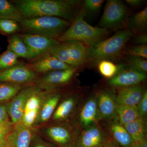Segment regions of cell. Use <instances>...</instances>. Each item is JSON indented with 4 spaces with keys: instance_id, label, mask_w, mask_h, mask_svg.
<instances>
[{
    "instance_id": "cell-1",
    "label": "cell",
    "mask_w": 147,
    "mask_h": 147,
    "mask_svg": "<svg viewBox=\"0 0 147 147\" xmlns=\"http://www.w3.org/2000/svg\"><path fill=\"white\" fill-rule=\"evenodd\" d=\"M81 3L78 0H19L13 3L24 18L53 16L71 23L79 14Z\"/></svg>"
},
{
    "instance_id": "cell-2",
    "label": "cell",
    "mask_w": 147,
    "mask_h": 147,
    "mask_svg": "<svg viewBox=\"0 0 147 147\" xmlns=\"http://www.w3.org/2000/svg\"><path fill=\"white\" fill-rule=\"evenodd\" d=\"M85 14L86 11L84 8L82 9L76 19L57 40L59 42L68 40L79 41L88 47L102 40L109 33V30L90 26L84 20Z\"/></svg>"
},
{
    "instance_id": "cell-3",
    "label": "cell",
    "mask_w": 147,
    "mask_h": 147,
    "mask_svg": "<svg viewBox=\"0 0 147 147\" xmlns=\"http://www.w3.org/2000/svg\"><path fill=\"white\" fill-rule=\"evenodd\" d=\"M133 34L129 30H121L108 39L102 40L88 47L87 61L98 63L118 57Z\"/></svg>"
},
{
    "instance_id": "cell-4",
    "label": "cell",
    "mask_w": 147,
    "mask_h": 147,
    "mask_svg": "<svg viewBox=\"0 0 147 147\" xmlns=\"http://www.w3.org/2000/svg\"><path fill=\"white\" fill-rule=\"evenodd\" d=\"M71 22L53 16L24 18L20 26L26 33L57 38L71 25Z\"/></svg>"
},
{
    "instance_id": "cell-5",
    "label": "cell",
    "mask_w": 147,
    "mask_h": 147,
    "mask_svg": "<svg viewBox=\"0 0 147 147\" xmlns=\"http://www.w3.org/2000/svg\"><path fill=\"white\" fill-rule=\"evenodd\" d=\"M88 47L76 40L59 42L41 57L51 56L72 67H78L87 61Z\"/></svg>"
},
{
    "instance_id": "cell-6",
    "label": "cell",
    "mask_w": 147,
    "mask_h": 147,
    "mask_svg": "<svg viewBox=\"0 0 147 147\" xmlns=\"http://www.w3.org/2000/svg\"><path fill=\"white\" fill-rule=\"evenodd\" d=\"M81 131L69 121L56 122L44 130L45 135L59 147H74Z\"/></svg>"
},
{
    "instance_id": "cell-7",
    "label": "cell",
    "mask_w": 147,
    "mask_h": 147,
    "mask_svg": "<svg viewBox=\"0 0 147 147\" xmlns=\"http://www.w3.org/2000/svg\"><path fill=\"white\" fill-rule=\"evenodd\" d=\"M128 9L120 0H108L99 22L100 28L117 30L127 24Z\"/></svg>"
},
{
    "instance_id": "cell-8",
    "label": "cell",
    "mask_w": 147,
    "mask_h": 147,
    "mask_svg": "<svg viewBox=\"0 0 147 147\" xmlns=\"http://www.w3.org/2000/svg\"><path fill=\"white\" fill-rule=\"evenodd\" d=\"M72 123L80 131L99 124L100 121L95 92L82 100L74 114Z\"/></svg>"
},
{
    "instance_id": "cell-9",
    "label": "cell",
    "mask_w": 147,
    "mask_h": 147,
    "mask_svg": "<svg viewBox=\"0 0 147 147\" xmlns=\"http://www.w3.org/2000/svg\"><path fill=\"white\" fill-rule=\"evenodd\" d=\"M26 43L28 50L29 59H36L45 54L59 43L57 39L30 34H18Z\"/></svg>"
},
{
    "instance_id": "cell-10",
    "label": "cell",
    "mask_w": 147,
    "mask_h": 147,
    "mask_svg": "<svg viewBox=\"0 0 147 147\" xmlns=\"http://www.w3.org/2000/svg\"><path fill=\"white\" fill-rule=\"evenodd\" d=\"M82 100V93L78 91L61 98L52 116V119L55 122L69 121V119L73 117Z\"/></svg>"
},
{
    "instance_id": "cell-11",
    "label": "cell",
    "mask_w": 147,
    "mask_h": 147,
    "mask_svg": "<svg viewBox=\"0 0 147 147\" xmlns=\"http://www.w3.org/2000/svg\"><path fill=\"white\" fill-rule=\"evenodd\" d=\"M38 88L35 86L23 88L7 104V113L13 125L21 121L28 98Z\"/></svg>"
},
{
    "instance_id": "cell-12",
    "label": "cell",
    "mask_w": 147,
    "mask_h": 147,
    "mask_svg": "<svg viewBox=\"0 0 147 147\" xmlns=\"http://www.w3.org/2000/svg\"><path fill=\"white\" fill-rule=\"evenodd\" d=\"M95 93L100 121H109L118 118L116 112V95L105 90H99Z\"/></svg>"
},
{
    "instance_id": "cell-13",
    "label": "cell",
    "mask_w": 147,
    "mask_h": 147,
    "mask_svg": "<svg viewBox=\"0 0 147 147\" xmlns=\"http://www.w3.org/2000/svg\"><path fill=\"white\" fill-rule=\"evenodd\" d=\"M36 77V73L28 66L20 65L0 71V83L21 84L29 83Z\"/></svg>"
},
{
    "instance_id": "cell-14",
    "label": "cell",
    "mask_w": 147,
    "mask_h": 147,
    "mask_svg": "<svg viewBox=\"0 0 147 147\" xmlns=\"http://www.w3.org/2000/svg\"><path fill=\"white\" fill-rule=\"evenodd\" d=\"M108 134L99 124L81 131L74 147H103Z\"/></svg>"
},
{
    "instance_id": "cell-15",
    "label": "cell",
    "mask_w": 147,
    "mask_h": 147,
    "mask_svg": "<svg viewBox=\"0 0 147 147\" xmlns=\"http://www.w3.org/2000/svg\"><path fill=\"white\" fill-rule=\"evenodd\" d=\"M77 67L55 70L48 72L38 81V88L48 90L67 84L72 79Z\"/></svg>"
},
{
    "instance_id": "cell-16",
    "label": "cell",
    "mask_w": 147,
    "mask_h": 147,
    "mask_svg": "<svg viewBox=\"0 0 147 147\" xmlns=\"http://www.w3.org/2000/svg\"><path fill=\"white\" fill-rule=\"evenodd\" d=\"M120 66L118 72L110 79L108 84L110 86L119 88L137 86L146 79L147 74L127 68L123 69Z\"/></svg>"
},
{
    "instance_id": "cell-17",
    "label": "cell",
    "mask_w": 147,
    "mask_h": 147,
    "mask_svg": "<svg viewBox=\"0 0 147 147\" xmlns=\"http://www.w3.org/2000/svg\"><path fill=\"white\" fill-rule=\"evenodd\" d=\"M62 98V96L60 92L45 93L35 124L44 123L52 118Z\"/></svg>"
},
{
    "instance_id": "cell-18",
    "label": "cell",
    "mask_w": 147,
    "mask_h": 147,
    "mask_svg": "<svg viewBox=\"0 0 147 147\" xmlns=\"http://www.w3.org/2000/svg\"><path fill=\"white\" fill-rule=\"evenodd\" d=\"M146 90L139 85L119 88L116 95V102L120 105L137 106Z\"/></svg>"
},
{
    "instance_id": "cell-19",
    "label": "cell",
    "mask_w": 147,
    "mask_h": 147,
    "mask_svg": "<svg viewBox=\"0 0 147 147\" xmlns=\"http://www.w3.org/2000/svg\"><path fill=\"white\" fill-rule=\"evenodd\" d=\"M106 122L107 134L119 146L131 147L133 141L124 127L120 123L118 118Z\"/></svg>"
},
{
    "instance_id": "cell-20",
    "label": "cell",
    "mask_w": 147,
    "mask_h": 147,
    "mask_svg": "<svg viewBox=\"0 0 147 147\" xmlns=\"http://www.w3.org/2000/svg\"><path fill=\"white\" fill-rule=\"evenodd\" d=\"M28 67L36 73H48L55 70L74 67L51 56L41 57L40 59L35 61Z\"/></svg>"
},
{
    "instance_id": "cell-21",
    "label": "cell",
    "mask_w": 147,
    "mask_h": 147,
    "mask_svg": "<svg viewBox=\"0 0 147 147\" xmlns=\"http://www.w3.org/2000/svg\"><path fill=\"white\" fill-rule=\"evenodd\" d=\"M34 134L32 128L25 126L21 122L14 125L10 133L13 147H30Z\"/></svg>"
},
{
    "instance_id": "cell-22",
    "label": "cell",
    "mask_w": 147,
    "mask_h": 147,
    "mask_svg": "<svg viewBox=\"0 0 147 147\" xmlns=\"http://www.w3.org/2000/svg\"><path fill=\"white\" fill-rule=\"evenodd\" d=\"M134 143L142 142L146 138V121L139 118L123 125Z\"/></svg>"
},
{
    "instance_id": "cell-23",
    "label": "cell",
    "mask_w": 147,
    "mask_h": 147,
    "mask_svg": "<svg viewBox=\"0 0 147 147\" xmlns=\"http://www.w3.org/2000/svg\"><path fill=\"white\" fill-rule=\"evenodd\" d=\"M116 112L120 123L123 125L140 118L137 106H128L116 103Z\"/></svg>"
},
{
    "instance_id": "cell-24",
    "label": "cell",
    "mask_w": 147,
    "mask_h": 147,
    "mask_svg": "<svg viewBox=\"0 0 147 147\" xmlns=\"http://www.w3.org/2000/svg\"><path fill=\"white\" fill-rule=\"evenodd\" d=\"M127 25L129 30L132 34L139 33L146 30L147 27L146 7L129 18Z\"/></svg>"
},
{
    "instance_id": "cell-25",
    "label": "cell",
    "mask_w": 147,
    "mask_h": 147,
    "mask_svg": "<svg viewBox=\"0 0 147 147\" xmlns=\"http://www.w3.org/2000/svg\"><path fill=\"white\" fill-rule=\"evenodd\" d=\"M0 19H10L20 23L24 18L13 3L0 0Z\"/></svg>"
},
{
    "instance_id": "cell-26",
    "label": "cell",
    "mask_w": 147,
    "mask_h": 147,
    "mask_svg": "<svg viewBox=\"0 0 147 147\" xmlns=\"http://www.w3.org/2000/svg\"><path fill=\"white\" fill-rule=\"evenodd\" d=\"M7 49L12 51L18 57L29 59L28 47L18 34L12 35L10 37Z\"/></svg>"
},
{
    "instance_id": "cell-27",
    "label": "cell",
    "mask_w": 147,
    "mask_h": 147,
    "mask_svg": "<svg viewBox=\"0 0 147 147\" xmlns=\"http://www.w3.org/2000/svg\"><path fill=\"white\" fill-rule=\"evenodd\" d=\"M23 88L21 84L0 83V102L13 98Z\"/></svg>"
},
{
    "instance_id": "cell-28",
    "label": "cell",
    "mask_w": 147,
    "mask_h": 147,
    "mask_svg": "<svg viewBox=\"0 0 147 147\" xmlns=\"http://www.w3.org/2000/svg\"><path fill=\"white\" fill-rule=\"evenodd\" d=\"M98 69L103 77L111 79L118 72L119 67L110 61L102 60L98 63Z\"/></svg>"
},
{
    "instance_id": "cell-29",
    "label": "cell",
    "mask_w": 147,
    "mask_h": 147,
    "mask_svg": "<svg viewBox=\"0 0 147 147\" xmlns=\"http://www.w3.org/2000/svg\"><path fill=\"white\" fill-rule=\"evenodd\" d=\"M18 57L9 49L0 55V71L18 65Z\"/></svg>"
},
{
    "instance_id": "cell-30",
    "label": "cell",
    "mask_w": 147,
    "mask_h": 147,
    "mask_svg": "<svg viewBox=\"0 0 147 147\" xmlns=\"http://www.w3.org/2000/svg\"><path fill=\"white\" fill-rule=\"evenodd\" d=\"M127 68L146 74L147 61L144 58L134 56H127L126 59Z\"/></svg>"
},
{
    "instance_id": "cell-31",
    "label": "cell",
    "mask_w": 147,
    "mask_h": 147,
    "mask_svg": "<svg viewBox=\"0 0 147 147\" xmlns=\"http://www.w3.org/2000/svg\"><path fill=\"white\" fill-rule=\"evenodd\" d=\"M18 22L10 19H0V30L6 34L15 33L20 30Z\"/></svg>"
},
{
    "instance_id": "cell-32",
    "label": "cell",
    "mask_w": 147,
    "mask_h": 147,
    "mask_svg": "<svg viewBox=\"0 0 147 147\" xmlns=\"http://www.w3.org/2000/svg\"><path fill=\"white\" fill-rule=\"evenodd\" d=\"M124 53L127 56H134L147 59V45H136L129 47L125 50Z\"/></svg>"
},
{
    "instance_id": "cell-33",
    "label": "cell",
    "mask_w": 147,
    "mask_h": 147,
    "mask_svg": "<svg viewBox=\"0 0 147 147\" xmlns=\"http://www.w3.org/2000/svg\"><path fill=\"white\" fill-rule=\"evenodd\" d=\"M103 2V0H86L84 2V9L96 13L100 10Z\"/></svg>"
},
{
    "instance_id": "cell-34",
    "label": "cell",
    "mask_w": 147,
    "mask_h": 147,
    "mask_svg": "<svg viewBox=\"0 0 147 147\" xmlns=\"http://www.w3.org/2000/svg\"><path fill=\"white\" fill-rule=\"evenodd\" d=\"M139 117L146 121L147 116V91H145L143 97L137 106Z\"/></svg>"
},
{
    "instance_id": "cell-35",
    "label": "cell",
    "mask_w": 147,
    "mask_h": 147,
    "mask_svg": "<svg viewBox=\"0 0 147 147\" xmlns=\"http://www.w3.org/2000/svg\"><path fill=\"white\" fill-rule=\"evenodd\" d=\"M13 124L11 121L7 119L3 123L0 124V138L6 137L10 134L13 129Z\"/></svg>"
},
{
    "instance_id": "cell-36",
    "label": "cell",
    "mask_w": 147,
    "mask_h": 147,
    "mask_svg": "<svg viewBox=\"0 0 147 147\" xmlns=\"http://www.w3.org/2000/svg\"><path fill=\"white\" fill-rule=\"evenodd\" d=\"M30 147H52L42 141L38 136L34 134Z\"/></svg>"
},
{
    "instance_id": "cell-37",
    "label": "cell",
    "mask_w": 147,
    "mask_h": 147,
    "mask_svg": "<svg viewBox=\"0 0 147 147\" xmlns=\"http://www.w3.org/2000/svg\"><path fill=\"white\" fill-rule=\"evenodd\" d=\"M0 147H13V142L10 133L6 137L0 138Z\"/></svg>"
},
{
    "instance_id": "cell-38",
    "label": "cell",
    "mask_w": 147,
    "mask_h": 147,
    "mask_svg": "<svg viewBox=\"0 0 147 147\" xmlns=\"http://www.w3.org/2000/svg\"><path fill=\"white\" fill-rule=\"evenodd\" d=\"M8 119L7 104L0 105V124Z\"/></svg>"
},
{
    "instance_id": "cell-39",
    "label": "cell",
    "mask_w": 147,
    "mask_h": 147,
    "mask_svg": "<svg viewBox=\"0 0 147 147\" xmlns=\"http://www.w3.org/2000/svg\"><path fill=\"white\" fill-rule=\"evenodd\" d=\"M134 42L137 45H147V34H141L138 35L134 38Z\"/></svg>"
},
{
    "instance_id": "cell-40",
    "label": "cell",
    "mask_w": 147,
    "mask_h": 147,
    "mask_svg": "<svg viewBox=\"0 0 147 147\" xmlns=\"http://www.w3.org/2000/svg\"><path fill=\"white\" fill-rule=\"evenodd\" d=\"M103 147H120V146L108 134V137L105 140Z\"/></svg>"
},
{
    "instance_id": "cell-41",
    "label": "cell",
    "mask_w": 147,
    "mask_h": 147,
    "mask_svg": "<svg viewBox=\"0 0 147 147\" xmlns=\"http://www.w3.org/2000/svg\"><path fill=\"white\" fill-rule=\"evenodd\" d=\"M125 2L131 6H139L143 2L142 0H126Z\"/></svg>"
},
{
    "instance_id": "cell-42",
    "label": "cell",
    "mask_w": 147,
    "mask_h": 147,
    "mask_svg": "<svg viewBox=\"0 0 147 147\" xmlns=\"http://www.w3.org/2000/svg\"><path fill=\"white\" fill-rule=\"evenodd\" d=\"M131 147H147L146 138L142 142L138 143H134Z\"/></svg>"
}]
</instances>
